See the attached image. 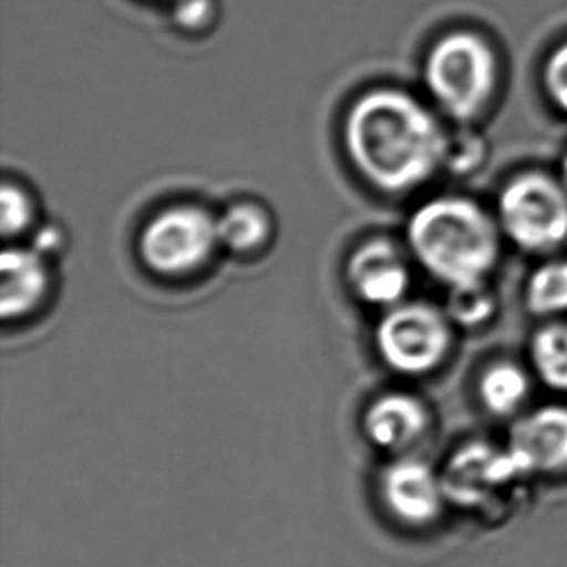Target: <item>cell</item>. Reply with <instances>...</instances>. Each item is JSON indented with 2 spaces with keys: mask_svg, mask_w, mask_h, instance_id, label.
<instances>
[{
  "mask_svg": "<svg viewBox=\"0 0 567 567\" xmlns=\"http://www.w3.org/2000/svg\"><path fill=\"white\" fill-rule=\"evenodd\" d=\"M343 142L354 169L383 194H409L445 169L452 136L411 93L382 87L347 113Z\"/></svg>",
  "mask_w": 567,
  "mask_h": 567,
  "instance_id": "obj_1",
  "label": "cell"
},
{
  "mask_svg": "<svg viewBox=\"0 0 567 567\" xmlns=\"http://www.w3.org/2000/svg\"><path fill=\"white\" fill-rule=\"evenodd\" d=\"M504 235L496 215L465 196H436L414 209L406 246L445 287L483 284L498 266Z\"/></svg>",
  "mask_w": 567,
  "mask_h": 567,
  "instance_id": "obj_2",
  "label": "cell"
},
{
  "mask_svg": "<svg viewBox=\"0 0 567 567\" xmlns=\"http://www.w3.org/2000/svg\"><path fill=\"white\" fill-rule=\"evenodd\" d=\"M422 76L436 107L453 123L468 126L481 121L494 105L504 64L488 35L461 28L432 43Z\"/></svg>",
  "mask_w": 567,
  "mask_h": 567,
  "instance_id": "obj_3",
  "label": "cell"
},
{
  "mask_svg": "<svg viewBox=\"0 0 567 567\" xmlns=\"http://www.w3.org/2000/svg\"><path fill=\"white\" fill-rule=\"evenodd\" d=\"M447 504L484 519H496L519 496L530 476L507 445L473 440L461 445L440 471Z\"/></svg>",
  "mask_w": 567,
  "mask_h": 567,
  "instance_id": "obj_4",
  "label": "cell"
},
{
  "mask_svg": "<svg viewBox=\"0 0 567 567\" xmlns=\"http://www.w3.org/2000/svg\"><path fill=\"white\" fill-rule=\"evenodd\" d=\"M499 230L527 254H553L567 243V188L560 177L523 171L502 186L496 202Z\"/></svg>",
  "mask_w": 567,
  "mask_h": 567,
  "instance_id": "obj_5",
  "label": "cell"
},
{
  "mask_svg": "<svg viewBox=\"0 0 567 567\" xmlns=\"http://www.w3.org/2000/svg\"><path fill=\"white\" fill-rule=\"evenodd\" d=\"M453 323L445 310L430 302H406L388 308L377 328L382 361L403 377H426L452 353Z\"/></svg>",
  "mask_w": 567,
  "mask_h": 567,
  "instance_id": "obj_6",
  "label": "cell"
},
{
  "mask_svg": "<svg viewBox=\"0 0 567 567\" xmlns=\"http://www.w3.org/2000/svg\"><path fill=\"white\" fill-rule=\"evenodd\" d=\"M219 243L217 215L196 204L165 207L140 233V258L157 276L181 277L204 268Z\"/></svg>",
  "mask_w": 567,
  "mask_h": 567,
  "instance_id": "obj_7",
  "label": "cell"
},
{
  "mask_svg": "<svg viewBox=\"0 0 567 567\" xmlns=\"http://www.w3.org/2000/svg\"><path fill=\"white\" fill-rule=\"evenodd\" d=\"M380 496L391 517L406 527H429L450 506L440 471L416 457H399L383 468Z\"/></svg>",
  "mask_w": 567,
  "mask_h": 567,
  "instance_id": "obj_8",
  "label": "cell"
},
{
  "mask_svg": "<svg viewBox=\"0 0 567 567\" xmlns=\"http://www.w3.org/2000/svg\"><path fill=\"white\" fill-rule=\"evenodd\" d=\"M346 277L357 299L388 310L405 300L411 266L393 240L374 237L354 248L347 260Z\"/></svg>",
  "mask_w": 567,
  "mask_h": 567,
  "instance_id": "obj_9",
  "label": "cell"
},
{
  "mask_svg": "<svg viewBox=\"0 0 567 567\" xmlns=\"http://www.w3.org/2000/svg\"><path fill=\"white\" fill-rule=\"evenodd\" d=\"M506 445L530 478L567 473V405L550 403L523 414Z\"/></svg>",
  "mask_w": 567,
  "mask_h": 567,
  "instance_id": "obj_10",
  "label": "cell"
},
{
  "mask_svg": "<svg viewBox=\"0 0 567 567\" xmlns=\"http://www.w3.org/2000/svg\"><path fill=\"white\" fill-rule=\"evenodd\" d=\"M362 429L370 442L383 452L403 453L429 432V406L413 393L388 391L364 411Z\"/></svg>",
  "mask_w": 567,
  "mask_h": 567,
  "instance_id": "obj_11",
  "label": "cell"
},
{
  "mask_svg": "<svg viewBox=\"0 0 567 567\" xmlns=\"http://www.w3.org/2000/svg\"><path fill=\"white\" fill-rule=\"evenodd\" d=\"M51 289L49 258L33 246H8L0 258V315L4 322L33 315Z\"/></svg>",
  "mask_w": 567,
  "mask_h": 567,
  "instance_id": "obj_12",
  "label": "cell"
},
{
  "mask_svg": "<svg viewBox=\"0 0 567 567\" xmlns=\"http://www.w3.org/2000/svg\"><path fill=\"white\" fill-rule=\"evenodd\" d=\"M476 395L492 416H514L529 399L530 374L514 361L491 362L476 380Z\"/></svg>",
  "mask_w": 567,
  "mask_h": 567,
  "instance_id": "obj_13",
  "label": "cell"
},
{
  "mask_svg": "<svg viewBox=\"0 0 567 567\" xmlns=\"http://www.w3.org/2000/svg\"><path fill=\"white\" fill-rule=\"evenodd\" d=\"M219 243L240 256L260 252L268 245L274 221L266 207L256 202H238L217 215Z\"/></svg>",
  "mask_w": 567,
  "mask_h": 567,
  "instance_id": "obj_14",
  "label": "cell"
},
{
  "mask_svg": "<svg viewBox=\"0 0 567 567\" xmlns=\"http://www.w3.org/2000/svg\"><path fill=\"white\" fill-rule=\"evenodd\" d=\"M529 361L533 374L546 388L567 393V322L548 320L533 333Z\"/></svg>",
  "mask_w": 567,
  "mask_h": 567,
  "instance_id": "obj_15",
  "label": "cell"
},
{
  "mask_svg": "<svg viewBox=\"0 0 567 567\" xmlns=\"http://www.w3.org/2000/svg\"><path fill=\"white\" fill-rule=\"evenodd\" d=\"M525 308L535 318L556 320L567 315V258L540 264L525 284Z\"/></svg>",
  "mask_w": 567,
  "mask_h": 567,
  "instance_id": "obj_16",
  "label": "cell"
},
{
  "mask_svg": "<svg viewBox=\"0 0 567 567\" xmlns=\"http://www.w3.org/2000/svg\"><path fill=\"white\" fill-rule=\"evenodd\" d=\"M496 312L498 297L492 291L488 281L450 289L445 315L450 316L453 326L465 330H478L494 320Z\"/></svg>",
  "mask_w": 567,
  "mask_h": 567,
  "instance_id": "obj_17",
  "label": "cell"
},
{
  "mask_svg": "<svg viewBox=\"0 0 567 567\" xmlns=\"http://www.w3.org/2000/svg\"><path fill=\"white\" fill-rule=\"evenodd\" d=\"M35 223V204L30 192L12 181H4L0 190V229L2 237H22Z\"/></svg>",
  "mask_w": 567,
  "mask_h": 567,
  "instance_id": "obj_18",
  "label": "cell"
},
{
  "mask_svg": "<svg viewBox=\"0 0 567 567\" xmlns=\"http://www.w3.org/2000/svg\"><path fill=\"white\" fill-rule=\"evenodd\" d=\"M540 84L548 103L567 116V38L546 53L540 66Z\"/></svg>",
  "mask_w": 567,
  "mask_h": 567,
  "instance_id": "obj_19",
  "label": "cell"
},
{
  "mask_svg": "<svg viewBox=\"0 0 567 567\" xmlns=\"http://www.w3.org/2000/svg\"><path fill=\"white\" fill-rule=\"evenodd\" d=\"M486 159V142L473 132H465L455 136L450 142V152L445 159V169L452 171L455 175H471L478 169Z\"/></svg>",
  "mask_w": 567,
  "mask_h": 567,
  "instance_id": "obj_20",
  "label": "cell"
},
{
  "mask_svg": "<svg viewBox=\"0 0 567 567\" xmlns=\"http://www.w3.org/2000/svg\"><path fill=\"white\" fill-rule=\"evenodd\" d=\"M214 0H181L175 8V20L183 30H202L214 18Z\"/></svg>",
  "mask_w": 567,
  "mask_h": 567,
  "instance_id": "obj_21",
  "label": "cell"
},
{
  "mask_svg": "<svg viewBox=\"0 0 567 567\" xmlns=\"http://www.w3.org/2000/svg\"><path fill=\"white\" fill-rule=\"evenodd\" d=\"M62 240H64V237H62L61 230L56 229V227H43L33 237V245L31 246L39 250V252L45 254L47 258H49V256H53V254L61 250Z\"/></svg>",
  "mask_w": 567,
  "mask_h": 567,
  "instance_id": "obj_22",
  "label": "cell"
},
{
  "mask_svg": "<svg viewBox=\"0 0 567 567\" xmlns=\"http://www.w3.org/2000/svg\"><path fill=\"white\" fill-rule=\"evenodd\" d=\"M558 177H560L561 183H564V186L567 188V152L564 154V157H561L560 173H558Z\"/></svg>",
  "mask_w": 567,
  "mask_h": 567,
  "instance_id": "obj_23",
  "label": "cell"
}]
</instances>
